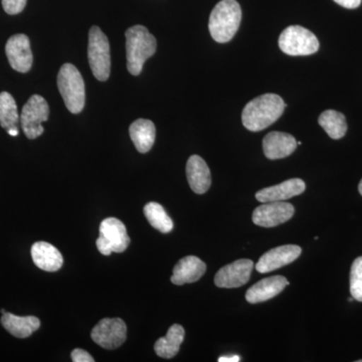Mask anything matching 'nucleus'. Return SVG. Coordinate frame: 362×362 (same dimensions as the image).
<instances>
[{
  "mask_svg": "<svg viewBox=\"0 0 362 362\" xmlns=\"http://www.w3.org/2000/svg\"><path fill=\"white\" fill-rule=\"evenodd\" d=\"M32 258L33 263L40 270L56 272L64 264L63 256L56 247L45 242H37L33 245Z\"/></svg>",
  "mask_w": 362,
  "mask_h": 362,
  "instance_id": "6ab92c4d",
  "label": "nucleus"
},
{
  "mask_svg": "<svg viewBox=\"0 0 362 362\" xmlns=\"http://www.w3.org/2000/svg\"><path fill=\"white\" fill-rule=\"evenodd\" d=\"M131 140L140 153H147L156 141V125L147 119H138L129 128Z\"/></svg>",
  "mask_w": 362,
  "mask_h": 362,
  "instance_id": "aec40b11",
  "label": "nucleus"
},
{
  "mask_svg": "<svg viewBox=\"0 0 362 362\" xmlns=\"http://www.w3.org/2000/svg\"><path fill=\"white\" fill-rule=\"evenodd\" d=\"M1 324L14 337L26 338L39 329L40 321L35 316H16L14 314H2Z\"/></svg>",
  "mask_w": 362,
  "mask_h": 362,
  "instance_id": "412c9836",
  "label": "nucleus"
},
{
  "mask_svg": "<svg viewBox=\"0 0 362 362\" xmlns=\"http://www.w3.org/2000/svg\"><path fill=\"white\" fill-rule=\"evenodd\" d=\"M185 331L180 324H175L168 331L166 337L159 338L154 345L156 354L162 358H173L180 351L185 340Z\"/></svg>",
  "mask_w": 362,
  "mask_h": 362,
  "instance_id": "4be33fe9",
  "label": "nucleus"
},
{
  "mask_svg": "<svg viewBox=\"0 0 362 362\" xmlns=\"http://www.w3.org/2000/svg\"><path fill=\"white\" fill-rule=\"evenodd\" d=\"M358 362H362V361H358Z\"/></svg>",
  "mask_w": 362,
  "mask_h": 362,
  "instance_id": "72a5a7b5",
  "label": "nucleus"
},
{
  "mask_svg": "<svg viewBox=\"0 0 362 362\" xmlns=\"http://www.w3.org/2000/svg\"><path fill=\"white\" fill-rule=\"evenodd\" d=\"M302 249L296 245H285L274 247L265 252L257 263L256 269L259 273L266 274L278 270L282 267L289 265L299 258Z\"/></svg>",
  "mask_w": 362,
  "mask_h": 362,
  "instance_id": "ddd939ff",
  "label": "nucleus"
},
{
  "mask_svg": "<svg viewBox=\"0 0 362 362\" xmlns=\"http://www.w3.org/2000/svg\"><path fill=\"white\" fill-rule=\"evenodd\" d=\"M58 88L66 107L73 114L83 111L86 102L85 82L75 66L65 64L58 75Z\"/></svg>",
  "mask_w": 362,
  "mask_h": 362,
  "instance_id": "20e7f679",
  "label": "nucleus"
},
{
  "mask_svg": "<svg viewBox=\"0 0 362 362\" xmlns=\"http://www.w3.org/2000/svg\"><path fill=\"white\" fill-rule=\"evenodd\" d=\"M242 21V9L237 0H221L209 16V30L216 42L225 44L235 37Z\"/></svg>",
  "mask_w": 362,
  "mask_h": 362,
  "instance_id": "7ed1b4c3",
  "label": "nucleus"
},
{
  "mask_svg": "<svg viewBox=\"0 0 362 362\" xmlns=\"http://www.w3.org/2000/svg\"><path fill=\"white\" fill-rule=\"evenodd\" d=\"M358 192H359V194H361L362 195V180H361V182H359Z\"/></svg>",
  "mask_w": 362,
  "mask_h": 362,
  "instance_id": "2f4dec72",
  "label": "nucleus"
},
{
  "mask_svg": "<svg viewBox=\"0 0 362 362\" xmlns=\"http://www.w3.org/2000/svg\"><path fill=\"white\" fill-rule=\"evenodd\" d=\"M187 176L189 187L195 194H206L211 187V170L201 156L189 157L187 164Z\"/></svg>",
  "mask_w": 362,
  "mask_h": 362,
  "instance_id": "a211bd4d",
  "label": "nucleus"
},
{
  "mask_svg": "<svg viewBox=\"0 0 362 362\" xmlns=\"http://www.w3.org/2000/svg\"><path fill=\"white\" fill-rule=\"evenodd\" d=\"M4 313H6V310H4V309H2L1 314H4Z\"/></svg>",
  "mask_w": 362,
  "mask_h": 362,
  "instance_id": "473e14b6",
  "label": "nucleus"
},
{
  "mask_svg": "<svg viewBox=\"0 0 362 362\" xmlns=\"http://www.w3.org/2000/svg\"><path fill=\"white\" fill-rule=\"evenodd\" d=\"M28 0H2V6L7 14L14 16L25 9Z\"/></svg>",
  "mask_w": 362,
  "mask_h": 362,
  "instance_id": "bb28decb",
  "label": "nucleus"
},
{
  "mask_svg": "<svg viewBox=\"0 0 362 362\" xmlns=\"http://www.w3.org/2000/svg\"><path fill=\"white\" fill-rule=\"evenodd\" d=\"M74 362H94L95 359L84 349H76L71 354Z\"/></svg>",
  "mask_w": 362,
  "mask_h": 362,
  "instance_id": "cd10ccee",
  "label": "nucleus"
},
{
  "mask_svg": "<svg viewBox=\"0 0 362 362\" xmlns=\"http://www.w3.org/2000/svg\"><path fill=\"white\" fill-rule=\"evenodd\" d=\"M286 106L282 98L272 93L255 98L243 111V124L252 132L266 129L282 116Z\"/></svg>",
  "mask_w": 362,
  "mask_h": 362,
  "instance_id": "f257e3e1",
  "label": "nucleus"
},
{
  "mask_svg": "<svg viewBox=\"0 0 362 362\" xmlns=\"http://www.w3.org/2000/svg\"><path fill=\"white\" fill-rule=\"evenodd\" d=\"M318 123L332 139H341L346 134V118L340 112L335 110L324 111L319 116Z\"/></svg>",
  "mask_w": 362,
  "mask_h": 362,
  "instance_id": "5701e85b",
  "label": "nucleus"
},
{
  "mask_svg": "<svg viewBox=\"0 0 362 362\" xmlns=\"http://www.w3.org/2000/svg\"><path fill=\"white\" fill-rule=\"evenodd\" d=\"M306 185L300 178H292L280 185L266 187L256 194L257 201L265 204L272 202H284L303 194Z\"/></svg>",
  "mask_w": 362,
  "mask_h": 362,
  "instance_id": "4468645a",
  "label": "nucleus"
},
{
  "mask_svg": "<svg viewBox=\"0 0 362 362\" xmlns=\"http://www.w3.org/2000/svg\"><path fill=\"white\" fill-rule=\"evenodd\" d=\"M206 271V265L201 259L187 256L176 264L171 276V282L178 286L194 283L204 275Z\"/></svg>",
  "mask_w": 362,
  "mask_h": 362,
  "instance_id": "f3484780",
  "label": "nucleus"
},
{
  "mask_svg": "<svg viewBox=\"0 0 362 362\" xmlns=\"http://www.w3.org/2000/svg\"><path fill=\"white\" fill-rule=\"evenodd\" d=\"M288 285L289 282L283 276L263 279L247 290L246 300L252 304L268 301L280 294Z\"/></svg>",
  "mask_w": 362,
  "mask_h": 362,
  "instance_id": "dca6fc26",
  "label": "nucleus"
},
{
  "mask_svg": "<svg viewBox=\"0 0 362 362\" xmlns=\"http://www.w3.org/2000/svg\"><path fill=\"white\" fill-rule=\"evenodd\" d=\"M240 361V357L238 356H221L218 358V362H238Z\"/></svg>",
  "mask_w": 362,
  "mask_h": 362,
  "instance_id": "c756f323",
  "label": "nucleus"
},
{
  "mask_svg": "<svg viewBox=\"0 0 362 362\" xmlns=\"http://www.w3.org/2000/svg\"><path fill=\"white\" fill-rule=\"evenodd\" d=\"M6 52L9 65L14 71L28 73L33 66V52L28 37L23 33L14 35L6 45Z\"/></svg>",
  "mask_w": 362,
  "mask_h": 362,
  "instance_id": "f8f14e48",
  "label": "nucleus"
},
{
  "mask_svg": "<svg viewBox=\"0 0 362 362\" xmlns=\"http://www.w3.org/2000/svg\"><path fill=\"white\" fill-rule=\"evenodd\" d=\"M254 262L251 259H240L228 264L216 273L214 283L218 288H239L249 282Z\"/></svg>",
  "mask_w": 362,
  "mask_h": 362,
  "instance_id": "9b49d317",
  "label": "nucleus"
},
{
  "mask_svg": "<svg viewBox=\"0 0 362 362\" xmlns=\"http://www.w3.org/2000/svg\"><path fill=\"white\" fill-rule=\"evenodd\" d=\"M281 51L289 56H309L319 49V40L310 30L300 25L288 26L279 37Z\"/></svg>",
  "mask_w": 362,
  "mask_h": 362,
  "instance_id": "423d86ee",
  "label": "nucleus"
},
{
  "mask_svg": "<svg viewBox=\"0 0 362 362\" xmlns=\"http://www.w3.org/2000/svg\"><path fill=\"white\" fill-rule=\"evenodd\" d=\"M7 133H8L11 136H18V129H11L7 131Z\"/></svg>",
  "mask_w": 362,
  "mask_h": 362,
  "instance_id": "7c9ffc66",
  "label": "nucleus"
},
{
  "mask_svg": "<svg viewBox=\"0 0 362 362\" xmlns=\"http://www.w3.org/2000/svg\"><path fill=\"white\" fill-rule=\"evenodd\" d=\"M349 282L351 297L362 302V257H358L352 263Z\"/></svg>",
  "mask_w": 362,
  "mask_h": 362,
  "instance_id": "a878e982",
  "label": "nucleus"
},
{
  "mask_svg": "<svg viewBox=\"0 0 362 362\" xmlns=\"http://www.w3.org/2000/svg\"><path fill=\"white\" fill-rule=\"evenodd\" d=\"M295 209L285 202H265L255 209L252 221L263 228H274L286 223L294 216Z\"/></svg>",
  "mask_w": 362,
  "mask_h": 362,
  "instance_id": "9d476101",
  "label": "nucleus"
},
{
  "mask_svg": "<svg viewBox=\"0 0 362 362\" xmlns=\"http://www.w3.org/2000/svg\"><path fill=\"white\" fill-rule=\"evenodd\" d=\"M93 341L105 349H118L127 338V326L120 318H105L93 328Z\"/></svg>",
  "mask_w": 362,
  "mask_h": 362,
  "instance_id": "1a4fd4ad",
  "label": "nucleus"
},
{
  "mask_svg": "<svg viewBox=\"0 0 362 362\" xmlns=\"http://www.w3.org/2000/svg\"><path fill=\"white\" fill-rule=\"evenodd\" d=\"M88 59L94 77L101 82L108 80L111 71L110 44L107 35L97 25L90 30Z\"/></svg>",
  "mask_w": 362,
  "mask_h": 362,
  "instance_id": "39448f33",
  "label": "nucleus"
},
{
  "mask_svg": "<svg viewBox=\"0 0 362 362\" xmlns=\"http://www.w3.org/2000/svg\"><path fill=\"white\" fill-rule=\"evenodd\" d=\"M96 244L98 250L104 256H109L112 252H123L130 244L125 225L118 218H106L100 226V235Z\"/></svg>",
  "mask_w": 362,
  "mask_h": 362,
  "instance_id": "0eeeda50",
  "label": "nucleus"
},
{
  "mask_svg": "<svg viewBox=\"0 0 362 362\" xmlns=\"http://www.w3.org/2000/svg\"><path fill=\"white\" fill-rule=\"evenodd\" d=\"M49 108L47 102L40 95H33L21 111V123L28 139H35L44 133L42 123L47 121Z\"/></svg>",
  "mask_w": 362,
  "mask_h": 362,
  "instance_id": "6e6552de",
  "label": "nucleus"
},
{
  "mask_svg": "<svg viewBox=\"0 0 362 362\" xmlns=\"http://www.w3.org/2000/svg\"><path fill=\"white\" fill-rule=\"evenodd\" d=\"M297 145L296 139L292 135L278 131L269 133L263 140L264 153L271 160L291 156Z\"/></svg>",
  "mask_w": 362,
  "mask_h": 362,
  "instance_id": "2eb2a0df",
  "label": "nucleus"
},
{
  "mask_svg": "<svg viewBox=\"0 0 362 362\" xmlns=\"http://www.w3.org/2000/svg\"><path fill=\"white\" fill-rule=\"evenodd\" d=\"M125 37L127 70L131 75L139 76L145 62L156 54V39L143 25L128 28Z\"/></svg>",
  "mask_w": 362,
  "mask_h": 362,
  "instance_id": "f03ea898",
  "label": "nucleus"
},
{
  "mask_svg": "<svg viewBox=\"0 0 362 362\" xmlns=\"http://www.w3.org/2000/svg\"><path fill=\"white\" fill-rule=\"evenodd\" d=\"M334 1L340 6L349 9L357 8L361 4V0H334Z\"/></svg>",
  "mask_w": 362,
  "mask_h": 362,
  "instance_id": "c85d7f7f",
  "label": "nucleus"
},
{
  "mask_svg": "<svg viewBox=\"0 0 362 362\" xmlns=\"http://www.w3.org/2000/svg\"><path fill=\"white\" fill-rule=\"evenodd\" d=\"M21 117L18 115L16 100L9 93H0V125L6 131L18 129Z\"/></svg>",
  "mask_w": 362,
  "mask_h": 362,
  "instance_id": "b1692460",
  "label": "nucleus"
},
{
  "mask_svg": "<svg viewBox=\"0 0 362 362\" xmlns=\"http://www.w3.org/2000/svg\"><path fill=\"white\" fill-rule=\"evenodd\" d=\"M144 214L150 225L159 232L170 233L173 228V221L165 209L157 202H149L144 206Z\"/></svg>",
  "mask_w": 362,
  "mask_h": 362,
  "instance_id": "393cba45",
  "label": "nucleus"
}]
</instances>
